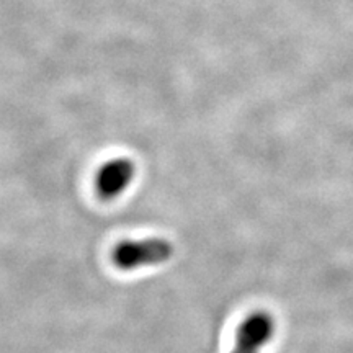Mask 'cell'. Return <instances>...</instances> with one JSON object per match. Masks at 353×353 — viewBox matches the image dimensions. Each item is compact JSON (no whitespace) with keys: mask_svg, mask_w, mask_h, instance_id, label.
<instances>
[{"mask_svg":"<svg viewBox=\"0 0 353 353\" xmlns=\"http://www.w3.org/2000/svg\"><path fill=\"white\" fill-rule=\"evenodd\" d=\"M134 176V165L128 159H117L103 165L97 175V193L101 200H114L125 192Z\"/></svg>","mask_w":353,"mask_h":353,"instance_id":"3957f363","label":"cell"},{"mask_svg":"<svg viewBox=\"0 0 353 353\" xmlns=\"http://www.w3.org/2000/svg\"><path fill=\"white\" fill-rule=\"evenodd\" d=\"M273 330H275V324L268 312H252L237 330L236 347L231 353H259L260 348L272 339Z\"/></svg>","mask_w":353,"mask_h":353,"instance_id":"7a4b0ae2","label":"cell"},{"mask_svg":"<svg viewBox=\"0 0 353 353\" xmlns=\"http://www.w3.org/2000/svg\"><path fill=\"white\" fill-rule=\"evenodd\" d=\"M174 255V245L165 239L126 241L114 247L112 259L120 270L164 263Z\"/></svg>","mask_w":353,"mask_h":353,"instance_id":"6da1fadb","label":"cell"}]
</instances>
